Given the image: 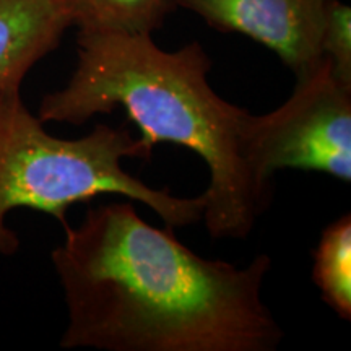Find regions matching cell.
<instances>
[{
	"instance_id": "1",
	"label": "cell",
	"mask_w": 351,
	"mask_h": 351,
	"mask_svg": "<svg viewBox=\"0 0 351 351\" xmlns=\"http://www.w3.org/2000/svg\"><path fill=\"white\" fill-rule=\"evenodd\" d=\"M51 254L64 291L65 350L275 351L283 328L262 300L267 254L208 261L132 200L88 208Z\"/></svg>"
},
{
	"instance_id": "2",
	"label": "cell",
	"mask_w": 351,
	"mask_h": 351,
	"mask_svg": "<svg viewBox=\"0 0 351 351\" xmlns=\"http://www.w3.org/2000/svg\"><path fill=\"white\" fill-rule=\"evenodd\" d=\"M78 60L62 90L43 96L46 122L83 125L122 108L150 150L176 143L210 169L205 221L213 239H244L265 213L274 189L257 179L244 153L249 111L215 93L212 60L200 43L163 51L152 34L78 33Z\"/></svg>"
},
{
	"instance_id": "3",
	"label": "cell",
	"mask_w": 351,
	"mask_h": 351,
	"mask_svg": "<svg viewBox=\"0 0 351 351\" xmlns=\"http://www.w3.org/2000/svg\"><path fill=\"white\" fill-rule=\"evenodd\" d=\"M153 150L130 129L99 124L80 138L49 134L26 108L21 88L0 93V257L20 251V238L7 225L15 208L51 215L65 226L67 210L99 195H119L152 208L174 230L200 221L204 194L178 197L155 189L124 169V160L150 161Z\"/></svg>"
},
{
	"instance_id": "4",
	"label": "cell",
	"mask_w": 351,
	"mask_h": 351,
	"mask_svg": "<svg viewBox=\"0 0 351 351\" xmlns=\"http://www.w3.org/2000/svg\"><path fill=\"white\" fill-rule=\"evenodd\" d=\"M244 153L263 184L278 169L324 173L351 181V85L333 73L326 57L296 78L293 95L275 111L249 112Z\"/></svg>"
},
{
	"instance_id": "5",
	"label": "cell",
	"mask_w": 351,
	"mask_h": 351,
	"mask_svg": "<svg viewBox=\"0 0 351 351\" xmlns=\"http://www.w3.org/2000/svg\"><path fill=\"white\" fill-rule=\"evenodd\" d=\"M332 0H174L221 33H238L274 51L302 77L320 60V34Z\"/></svg>"
},
{
	"instance_id": "6",
	"label": "cell",
	"mask_w": 351,
	"mask_h": 351,
	"mask_svg": "<svg viewBox=\"0 0 351 351\" xmlns=\"http://www.w3.org/2000/svg\"><path fill=\"white\" fill-rule=\"evenodd\" d=\"M72 26L59 0H0V93L59 47Z\"/></svg>"
},
{
	"instance_id": "7",
	"label": "cell",
	"mask_w": 351,
	"mask_h": 351,
	"mask_svg": "<svg viewBox=\"0 0 351 351\" xmlns=\"http://www.w3.org/2000/svg\"><path fill=\"white\" fill-rule=\"evenodd\" d=\"M78 33L153 34L174 10V0H59Z\"/></svg>"
},
{
	"instance_id": "8",
	"label": "cell",
	"mask_w": 351,
	"mask_h": 351,
	"mask_svg": "<svg viewBox=\"0 0 351 351\" xmlns=\"http://www.w3.org/2000/svg\"><path fill=\"white\" fill-rule=\"evenodd\" d=\"M313 280L320 298L341 320H351V215L343 213L320 234L313 252Z\"/></svg>"
},
{
	"instance_id": "9",
	"label": "cell",
	"mask_w": 351,
	"mask_h": 351,
	"mask_svg": "<svg viewBox=\"0 0 351 351\" xmlns=\"http://www.w3.org/2000/svg\"><path fill=\"white\" fill-rule=\"evenodd\" d=\"M320 51L330 62L335 77L351 85V8L340 0H332L327 7Z\"/></svg>"
}]
</instances>
